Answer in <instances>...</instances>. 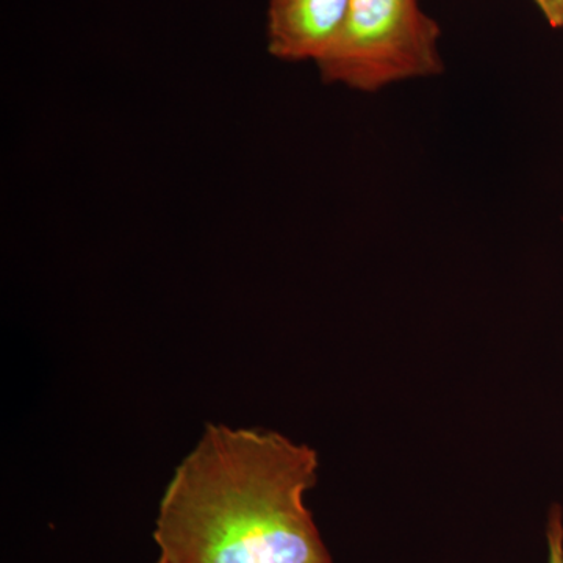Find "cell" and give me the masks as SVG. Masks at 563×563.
Returning a JSON list of instances; mask_svg holds the SVG:
<instances>
[{"label":"cell","mask_w":563,"mask_h":563,"mask_svg":"<svg viewBox=\"0 0 563 563\" xmlns=\"http://www.w3.org/2000/svg\"><path fill=\"white\" fill-rule=\"evenodd\" d=\"M318 455L277 432L209 424L165 488L163 563H333L303 504Z\"/></svg>","instance_id":"obj_1"},{"label":"cell","mask_w":563,"mask_h":563,"mask_svg":"<svg viewBox=\"0 0 563 563\" xmlns=\"http://www.w3.org/2000/svg\"><path fill=\"white\" fill-rule=\"evenodd\" d=\"M435 20L418 0H351L340 43L321 63V79L374 92L398 81L443 73Z\"/></svg>","instance_id":"obj_2"},{"label":"cell","mask_w":563,"mask_h":563,"mask_svg":"<svg viewBox=\"0 0 563 563\" xmlns=\"http://www.w3.org/2000/svg\"><path fill=\"white\" fill-rule=\"evenodd\" d=\"M351 0H268V52L284 62L321 63L342 40Z\"/></svg>","instance_id":"obj_3"},{"label":"cell","mask_w":563,"mask_h":563,"mask_svg":"<svg viewBox=\"0 0 563 563\" xmlns=\"http://www.w3.org/2000/svg\"><path fill=\"white\" fill-rule=\"evenodd\" d=\"M550 563H563V525L561 510L555 509L548 523Z\"/></svg>","instance_id":"obj_4"},{"label":"cell","mask_w":563,"mask_h":563,"mask_svg":"<svg viewBox=\"0 0 563 563\" xmlns=\"http://www.w3.org/2000/svg\"><path fill=\"white\" fill-rule=\"evenodd\" d=\"M553 29H563V0H533Z\"/></svg>","instance_id":"obj_5"},{"label":"cell","mask_w":563,"mask_h":563,"mask_svg":"<svg viewBox=\"0 0 563 563\" xmlns=\"http://www.w3.org/2000/svg\"><path fill=\"white\" fill-rule=\"evenodd\" d=\"M155 563H163V562L161 561V559H158V561H157V562H155Z\"/></svg>","instance_id":"obj_6"}]
</instances>
